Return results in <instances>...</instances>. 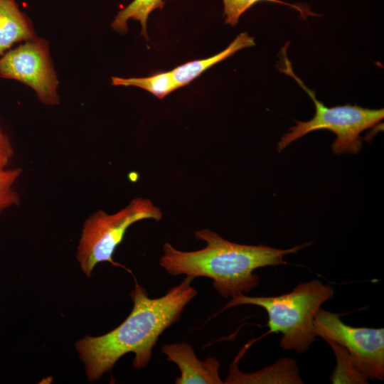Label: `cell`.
<instances>
[{"label":"cell","mask_w":384,"mask_h":384,"mask_svg":"<svg viewBox=\"0 0 384 384\" xmlns=\"http://www.w3.org/2000/svg\"><path fill=\"white\" fill-rule=\"evenodd\" d=\"M193 280L186 277L166 294L154 299L136 282L130 294L133 308L127 319L105 335L85 336L76 343L88 379L97 380L128 353L134 354L135 369L145 368L159 336L180 319L186 305L196 296L197 290L191 285Z\"/></svg>","instance_id":"1"},{"label":"cell","mask_w":384,"mask_h":384,"mask_svg":"<svg viewBox=\"0 0 384 384\" xmlns=\"http://www.w3.org/2000/svg\"><path fill=\"white\" fill-rule=\"evenodd\" d=\"M195 236L206 242L204 248L182 251L166 242L159 265L172 276L211 279L213 287L224 298L250 292L260 282L259 277L254 273L255 270L285 265L284 257L287 255L309 245L306 243L289 249H277L264 245H242L227 240L206 228L196 231Z\"/></svg>","instance_id":"2"},{"label":"cell","mask_w":384,"mask_h":384,"mask_svg":"<svg viewBox=\"0 0 384 384\" xmlns=\"http://www.w3.org/2000/svg\"><path fill=\"white\" fill-rule=\"evenodd\" d=\"M334 294V287L319 279L297 285L290 292L273 297H233L222 311L250 304L265 309L270 332L281 333L280 346L302 353L315 341L314 317L321 305Z\"/></svg>","instance_id":"3"},{"label":"cell","mask_w":384,"mask_h":384,"mask_svg":"<svg viewBox=\"0 0 384 384\" xmlns=\"http://www.w3.org/2000/svg\"><path fill=\"white\" fill-rule=\"evenodd\" d=\"M286 47L282 49V64L278 69L293 78L311 97L315 105V114L307 122L295 121L296 124L289 129L277 144L280 152L288 145L311 132L327 129L336 137L331 145L336 154H357L362 144L361 132L374 127L384 117V110L364 108L358 105H345L332 107H326L316 97L315 92L309 89L297 76L289 60Z\"/></svg>","instance_id":"4"},{"label":"cell","mask_w":384,"mask_h":384,"mask_svg":"<svg viewBox=\"0 0 384 384\" xmlns=\"http://www.w3.org/2000/svg\"><path fill=\"white\" fill-rule=\"evenodd\" d=\"M161 210L149 198L137 197L120 210L109 214L98 210L82 225L77 247V260L82 272L90 277L97 264L108 262L117 265L113 254L132 224L145 219L159 221Z\"/></svg>","instance_id":"5"},{"label":"cell","mask_w":384,"mask_h":384,"mask_svg":"<svg viewBox=\"0 0 384 384\" xmlns=\"http://www.w3.org/2000/svg\"><path fill=\"white\" fill-rule=\"evenodd\" d=\"M314 326L317 336L344 347L354 366L367 379L383 380V328L351 326L341 320L339 314L321 307L315 315Z\"/></svg>","instance_id":"6"},{"label":"cell","mask_w":384,"mask_h":384,"mask_svg":"<svg viewBox=\"0 0 384 384\" xmlns=\"http://www.w3.org/2000/svg\"><path fill=\"white\" fill-rule=\"evenodd\" d=\"M0 77L28 85L46 105L60 103L58 76L46 39L37 36L6 51L0 57Z\"/></svg>","instance_id":"7"},{"label":"cell","mask_w":384,"mask_h":384,"mask_svg":"<svg viewBox=\"0 0 384 384\" xmlns=\"http://www.w3.org/2000/svg\"><path fill=\"white\" fill-rule=\"evenodd\" d=\"M161 350L166 359L179 368L181 374L176 378V384L224 383L219 375L220 363L215 358L201 361L192 346L186 342L166 344Z\"/></svg>","instance_id":"8"},{"label":"cell","mask_w":384,"mask_h":384,"mask_svg":"<svg viewBox=\"0 0 384 384\" xmlns=\"http://www.w3.org/2000/svg\"><path fill=\"white\" fill-rule=\"evenodd\" d=\"M238 358L230 364L229 373L224 383L226 384H302L297 361L292 358H282L273 364L256 372L246 373L238 367Z\"/></svg>","instance_id":"9"},{"label":"cell","mask_w":384,"mask_h":384,"mask_svg":"<svg viewBox=\"0 0 384 384\" xmlns=\"http://www.w3.org/2000/svg\"><path fill=\"white\" fill-rule=\"evenodd\" d=\"M37 37L32 21L15 0H0V57L15 43Z\"/></svg>","instance_id":"10"},{"label":"cell","mask_w":384,"mask_h":384,"mask_svg":"<svg viewBox=\"0 0 384 384\" xmlns=\"http://www.w3.org/2000/svg\"><path fill=\"white\" fill-rule=\"evenodd\" d=\"M254 46L255 38L247 32L241 33L221 52L208 58L188 61L170 71L178 87H181L190 84L203 72L233 55L238 50Z\"/></svg>","instance_id":"11"},{"label":"cell","mask_w":384,"mask_h":384,"mask_svg":"<svg viewBox=\"0 0 384 384\" xmlns=\"http://www.w3.org/2000/svg\"><path fill=\"white\" fill-rule=\"evenodd\" d=\"M165 5L163 0H133L116 15L112 28L121 34L128 30L127 21L132 19L140 22L141 34L148 40L146 23L151 12L156 9H162Z\"/></svg>","instance_id":"12"},{"label":"cell","mask_w":384,"mask_h":384,"mask_svg":"<svg viewBox=\"0 0 384 384\" xmlns=\"http://www.w3.org/2000/svg\"><path fill=\"white\" fill-rule=\"evenodd\" d=\"M112 85L114 86L137 87L149 92L159 99H163L179 88L171 71L159 72L144 78H123L112 77Z\"/></svg>","instance_id":"13"},{"label":"cell","mask_w":384,"mask_h":384,"mask_svg":"<svg viewBox=\"0 0 384 384\" xmlns=\"http://www.w3.org/2000/svg\"><path fill=\"white\" fill-rule=\"evenodd\" d=\"M325 341L331 347L336 360V366L331 377V383H368V379L354 366L347 350L333 341Z\"/></svg>","instance_id":"14"},{"label":"cell","mask_w":384,"mask_h":384,"mask_svg":"<svg viewBox=\"0 0 384 384\" xmlns=\"http://www.w3.org/2000/svg\"><path fill=\"white\" fill-rule=\"evenodd\" d=\"M265 1L275 4L287 5L292 7L302 14V16H314V14L306 8L296 4H289L281 0H223L224 6L223 16H225V23L235 26L238 24L240 17L253 5Z\"/></svg>","instance_id":"15"},{"label":"cell","mask_w":384,"mask_h":384,"mask_svg":"<svg viewBox=\"0 0 384 384\" xmlns=\"http://www.w3.org/2000/svg\"><path fill=\"white\" fill-rule=\"evenodd\" d=\"M21 173V168L0 170V215L6 209L19 204L20 196L14 184Z\"/></svg>","instance_id":"16"},{"label":"cell","mask_w":384,"mask_h":384,"mask_svg":"<svg viewBox=\"0 0 384 384\" xmlns=\"http://www.w3.org/2000/svg\"><path fill=\"white\" fill-rule=\"evenodd\" d=\"M14 153V151L10 139L4 132L0 124V170L6 169Z\"/></svg>","instance_id":"17"}]
</instances>
